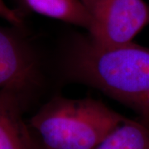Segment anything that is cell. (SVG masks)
I'll use <instances>...</instances> for the list:
<instances>
[{
    "instance_id": "1",
    "label": "cell",
    "mask_w": 149,
    "mask_h": 149,
    "mask_svg": "<svg viewBox=\"0 0 149 149\" xmlns=\"http://www.w3.org/2000/svg\"><path fill=\"white\" fill-rule=\"evenodd\" d=\"M64 68L68 79L129 107L149 126V48L133 42L107 47L90 35L76 36L66 47Z\"/></svg>"
},
{
    "instance_id": "6",
    "label": "cell",
    "mask_w": 149,
    "mask_h": 149,
    "mask_svg": "<svg viewBox=\"0 0 149 149\" xmlns=\"http://www.w3.org/2000/svg\"><path fill=\"white\" fill-rule=\"evenodd\" d=\"M33 12L95 32V22L81 0H23Z\"/></svg>"
},
{
    "instance_id": "3",
    "label": "cell",
    "mask_w": 149,
    "mask_h": 149,
    "mask_svg": "<svg viewBox=\"0 0 149 149\" xmlns=\"http://www.w3.org/2000/svg\"><path fill=\"white\" fill-rule=\"evenodd\" d=\"M95 22L90 35L107 47L133 42L149 25V4L144 0H81Z\"/></svg>"
},
{
    "instance_id": "4",
    "label": "cell",
    "mask_w": 149,
    "mask_h": 149,
    "mask_svg": "<svg viewBox=\"0 0 149 149\" xmlns=\"http://www.w3.org/2000/svg\"><path fill=\"white\" fill-rule=\"evenodd\" d=\"M19 28L0 27V90L27 98L40 85L41 72L37 56Z\"/></svg>"
},
{
    "instance_id": "2",
    "label": "cell",
    "mask_w": 149,
    "mask_h": 149,
    "mask_svg": "<svg viewBox=\"0 0 149 149\" xmlns=\"http://www.w3.org/2000/svg\"><path fill=\"white\" fill-rule=\"evenodd\" d=\"M126 118L92 99L56 96L30 119L43 149H92Z\"/></svg>"
},
{
    "instance_id": "7",
    "label": "cell",
    "mask_w": 149,
    "mask_h": 149,
    "mask_svg": "<svg viewBox=\"0 0 149 149\" xmlns=\"http://www.w3.org/2000/svg\"><path fill=\"white\" fill-rule=\"evenodd\" d=\"M92 149H149V126L126 118Z\"/></svg>"
},
{
    "instance_id": "5",
    "label": "cell",
    "mask_w": 149,
    "mask_h": 149,
    "mask_svg": "<svg viewBox=\"0 0 149 149\" xmlns=\"http://www.w3.org/2000/svg\"><path fill=\"white\" fill-rule=\"evenodd\" d=\"M26 101L17 91L0 90V149H40L22 118Z\"/></svg>"
},
{
    "instance_id": "9",
    "label": "cell",
    "mask_w": 149,
    "mask_h": 149,
    "mask_svg": "<svg viewBox=\"0 0 149 149\" xmlns=\"http://www.w3.org/2000/svg\"><path fill=\"white\" fill-rule=\"evenodd\" d=\"M40 149H43V148H42V147L41 146V144H40Z\"/></svg>"
},
{
    "instance_id": "8",
    "label": "cell",
    "mask_w": 149,
    "mask_h": 149,
    "mask_svg": "<svg viewBox=\"0 0 149 149\" xmlns=\"http://www.w3.org/2000/svg\"><path fill=\"white\" fill-rule=\"evenodd\" d=\"M0 17L9 22L13 27H21L23 23L20 13L9 8L3 0H0Z\"/></svg>"
}]
</instances>
